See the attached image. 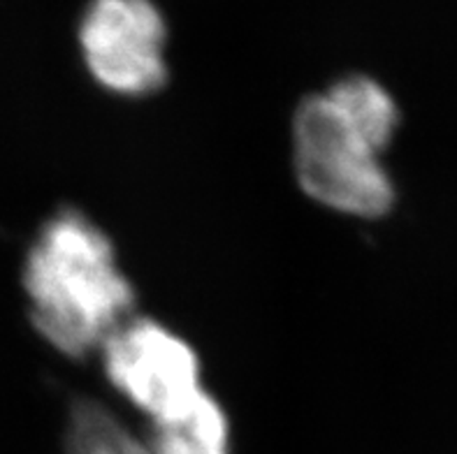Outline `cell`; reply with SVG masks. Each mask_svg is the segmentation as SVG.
I'll use <instances>...</instances> for the list:
<instances>
[{
	"label": "cell",
	"mask_w": 457,
	"mask_h": 454,
	"mask_svg": "<svg viewBox=\"0 0 457 454\" xmlns=\"http://www.w3.org/2000/svg\"><path fill=\"white\" fill-rule=\"evenodd\" d=\"M325 93L348 121L383 153L400 128V110L393 95L378 81L365 75L344 77Z\"/></svg>",
	"instance_id": "obj_6"
},
{
	"label": "cell",
	"mask_w": 457,
	"mask_h": 454,
	"mask_svg": "<svg viewBox=\"0 0 457 454\" xmlns=\"http://www.w3.org/2000/svg\"><path fill=\"white\" fill-rule=\"evenodd\" d=\"M100 355L112 387L151 425L181 413L204 392L197 352L151 318L130 316L121 322Z\"/></svg>",
	"instance_id": "obj_3"
},
{
	"label": "cell",
	"mask_w": 457,
	"mask_h": 454,
	"mask_svg": "<svg viewBox=\"0 0 457 454\" xmlns=\"http://www.w3.org/2000/svg\"><path fill=\"white\" fill-rule=\"evenodd\" d=\"M168 29L154 0H91L81 14L79 46L88 75L104 91L145 98L168 79Z\"/></svg>",
	"instance_id": "obj_4"
},
{
	"label": "cell",
	"mask_w": 457,
	"mask_h": 454,
	"mask_svg": "<svg viewBox=\"0 0 457 454\" xmlns=\"http://www.w3.org/2000/svg\"><path fill=\"white\" fill-rule=\"evenodd\" d=\"M35 329L68 357L100 351L133 316L135 290L112 239L88 216L65 209L37 232L23 267Z\"/></svg>",
	"instance_id": "obj_1"
},
{
	"label": "cell",
	"mask_w": 457,
	"mask_h": 454,
	"mask_svg": "<svg viewBox=\"0 0 457 454\" xmlns=\"http://www.w3.org/2000/svg\"><path fill=\"white\" fill-rule=\"evenodd\" d=\"M151 454H230V420L209 392L181 413L154 422L146 443Z\"/></svg>",
	"instance_id": "obj_5"
},
{
	"label": "cell",
	"mask_w": 457,
	"mask_h": 454,
	"mask_svg": "<svg viewBox=\"0 0 457 454\" xmlns=\"http://www.w3.org/2000/svg\"><path fill=\"white\" fill-rule=\"evenodd\" d=\"M68 454H151L145 441H139L112 410L103 403L84 399L70 409Z\"/></svg>",
	"instance_id": "obj_7"
},
{
	"label": "cell",
	"mask_w": 457,
	"mask_h": 454,
	"mask_svg": "<svg viewBox=\"0 0 457 454\" xmlns=\"http://www.w3.org/2000/svg\"><path fill=\"white\" fill-rule=\"evenodd\" d=\"M293 167L313 202L344 216L381 219L395 204V184L381 151L325 91L302 100L293 116Z\"/></svg>",
	"instance_id": "obj_2"
}]
</instances>
